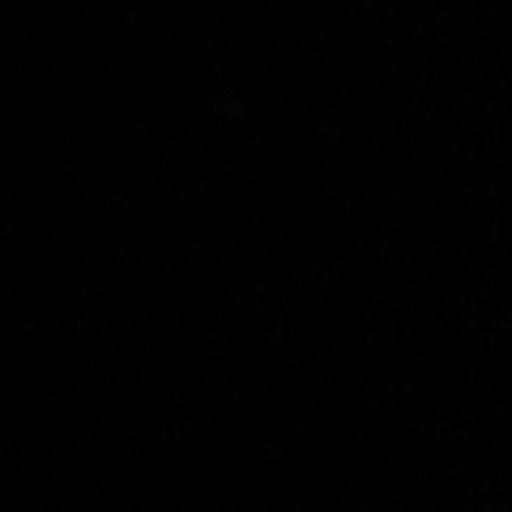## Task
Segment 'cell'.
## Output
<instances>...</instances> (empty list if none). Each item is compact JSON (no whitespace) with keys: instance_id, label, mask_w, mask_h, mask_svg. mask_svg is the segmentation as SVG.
I'll return each instance as SVG.
<instances>
[]
</instances>
